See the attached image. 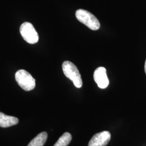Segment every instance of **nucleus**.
Returning a JSON list of instances; mask_svg holds the SVG:
<instances>
[{
	"instance_id": "f257e3e1",
	"label": "nucleus",
	"mask_w": 146,
	"mask_h": 146,
	"mask_svg": "<svg viewBox=\"0 0 146 146\" xmlns=\"http://www.w3.org/2000/svg\"><path fill=\"white\" fill-rule=\"evenodd\" d=\"M62 67L65 76L73 82L76 88H81L82 86V80L76 66L73 63L69 61H66L63 63Z\"/></svg>"
},
{
	"instance_id": "f03ea898",
	"label": "nucleus",
	"mask_w": 146,
	"mask_h": 146,
	"mask_svg": "<svg viewBox=\"0 0 146 146\" xmlns=\"http://www.w3.org/2000/svg\"><path fill=\"white\" fill-rule=\"evenodd\" d=\"M75 16L78 21L88 27L89 29L96 31L100 27V23L98 19L89 11L84 9H78Z\"/></svg>"
},
{
	"instance_id": "7ed1b4c3",
	"label": "nucleus",
	"mask_w": 146,
	"mask_h": 146,
	"mask_svg": "<svg viewBox=\"0 0 146 146\" xmlns=\"http://www.w3.org/2000/svg\"><path fill=\"white\" fill-rule=\"evenodd\" d=\"M15 79L20 87L26 91H30L35 87V80L25 70H18L15 74Z\"/></svg>"
},
{
	"instance_id": "20e7f679",
	"label": "nucleus",
	"mask_w": 146,
	"mask_h": 146,
	"mask_svg": "<svg viewBox=\"0 0 146 146\" xmlns=\"http://www.w3.org/2000/svg\"><path fill=\"white\" fill-rule=\"evenodd\" d=\"M20 31L22 36L27 43L35 44L38 42L39 37L37 32L33 25L29 22H25L21 25Z\"/></svg>"
},
{
	"instance_id": "39448f33",
	"label": "nucleus",
	"mask_w": 146,
	"mask_h": 146,
	"mask_svg": "<svg viewBox=\"0 0 146 146\" xmlns=\"http://www.w3.org/2000/svg\"><path fill=\"white\" fill-rule=\"evenodd\" d=\"M111 134L108 131H103L95 134L91 139L88 146H106L110 141Z\"/></svg>"
},
{
	"instance_id": "423d86ee",
	"label": "nucleus",
	"mask_w": 146,
	"mask_h": 146,
	"mask_svg": "<svg viewBox=\"0 0 146 146\" xmlns=\"http://www.w3.org/2000/svg\"><path fill=\"white\" fill-rule=\"evenodd\" d=\"M94 79L100 88H106L110 84L106 69L103 67H100L95 70Z\"/></svg>"
},
{
	"instance_id": "0eeeda50",
	"label": "nucleus",
	"mask_w": 146,
	"mask_h": 146,
	"mask_svg": "<svg viewBox=\"0 0 146 146\" xmlns=\"http://www.w3.org/2000/svg\"><path fill=\"white\" fill-rule=\"evenodd\" d=\"M19 123V119L15 117L6 115L0 112V127L2 128L9 127Z\"/></svg>"
},
{
	"instance_id": "6e6552de",
	"label": "nucleus",
	"mask_w": 146,
	"mask_h": 146,
	"mask_svg": "<svg viewBox=\"0 0 146 146\" xmlns=\"http://www.w3.org/2000/svg\"><path fill=\"white\" fill-rule=\"evenodd\" d=\"M47 137L46 132H42L34 137L27 146H43L47 141Z\"/></svg>"
},
{
	"instance_id": "1a4fd4ad",
	"label": "nucleus",
	"mask_w": 146,
	"mask_h": 146,
	"mask_svg": "<svg viewBox=\"0 0 146 146\" xmlns=\"http://www.w3.org/2000/svg\"><path fill=\"white\" fill-rule=\"evenodd\" d=\"M72 136L69 133H64L55 143L54 146H67L72 141Z\"/></svg>"
},
{
	"instance_id": "9d476101",
	"label": "nucleus",
	"mask_w": 146,
	"mask_h": 146,
	"mask_svg": "<svg viewBox=\"0 0 146 146\" xmlns=\"http://www.w3.org/2000/svg\"><path fill=\"white\" fill-rule=\"evenodd\" d=\"M145 73L146 74V60L145 61Z\"/></svg>"
}]
</instances>
